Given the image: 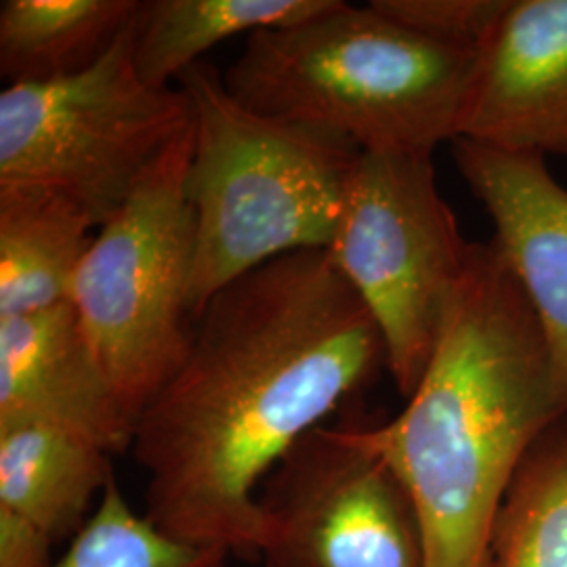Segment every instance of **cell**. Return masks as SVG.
<instances>
[{"mask_svg": "<svg viewBox=\"0 0 567 567\" xmlns=\"http://www.w3.org/2000/svg\"><path fill=\"white\" fill-rule=\"evenodd\" d=\"M475 61L372 4L334 0L309 20L250 34L224 81L246 107L334 131L368 154L433 156L461 135Z\"/></svg>", "mask_w": 567, "mask_h": 567, "instance_id": "3", "label": "cell"}, {"mask_svg": "<svg viewBox=\"0 0 567 567\" xmlns=\"http://www.w3.org/2000/svg\"><path fill=\"white\" fill-rule=\"evenodd\" d=\"M468 246L440 194L433 156L360 154L326 252L379 326L404 398L437 347Z\"/></svg>", "mask_w": 567, "mask_h": 567, "instance_id": "7", "label": "cell"}, {"mask_svg": "<svg viewBox=\"0 0 567 567\" xmlns=\"http://www.w3.org/2000/svg\"><path fill=\"white\" fill-rule=\"evenodd\" d=\"M458 137L567 156V0H508L477 53Z\"/></svg>", "mask_w": 567, "mask_h": 567, "instance_id": "10", "label": "cell"}, {"mask_svg": "<svg viewBox=\"0 0 567 567\" xmlns=\"http://www.w3.org/2000/svg\"><path fill=\"white\" fill-rule=\"evenodd\" d=\"M55 540L13 511L0 508V567H53Z\"/></svg>", "mask_w": 567, "mask_h": 567, "instance_id": "19", "label": "cell"}, {"mask_svg": "<svg viewBox=\"0 0 567 567\" xmlns=\"http://www.w3.org/2000/svg\"><path fill=\"white\" fill-rule=\"evenodd\" d=\"M192 114L185 196L194 215L189 313L265 264L332 240L344 183L362 150L343 135L265 116L198 61L179 76Z\"/></svg>", "mask_w": 567, "mask_h": 567, "instance_id": "4", "label": "cell"}, {"mask_svg": "<svg viewBox=\"0 0 567 567\" xmlns=\"http://www.w3.org/2000/svg\"><path fill=\"white\" fill-rule=\"evenodd\" d=\"M140 0H4L0 76L9 84L58 81L102 60Z\"/></svg>", "mask_w": 567, "mask_h": 567, "instance_id": "15", "label": "cell"}, {"mask_svg": "<svg viewBox=\"0 0 567 567\" xmlns=\"http://www.w3.org/2000/svg\"><path fill=\"white\" fill-rule=\"evenodd\" d=\"M334 0H140L133 63L143 82L168 89L206 51L234 37L309 20Z\"/></svg>", "mask_w": 567, "mask_h": 567, "instance_id": "14", "label": "cell"}, {"mask_svg": "<svg viewBox=\"0 0 567 567\" xmlns=\"http://www.w3.org/2000/svg\"><path fill=\"white\" fill-rule=\"evenodd\" d=\"M566 416L524 288L494 244L471 243L440 341L404 410L379 425H349L405 487L425 567H492L508 487Z\"/></svg>", "mask_w": 567, "mask_h": 567, "instance_id": "2", "label": "cell"}, {"mask_svg": "<svg viewBox=\"0 0 567 567\" xmlns=\"http://www.w3.org/2000/svg\"><path fill=\"white\" fill-rule=\"evenodd\" d=\"M383 368L381 330L326 250L225 286L194 322L182 368L135 419L143 515L175 540L257 557L265 480Z\"/></svg>", "mask_w": 567, "mask_h": 567, "instance_id": "1", "label": "cell"}, {"mask_svg": "<svg viewBox=\"0 0 567 567\" xmlns=\"http://www.w3.org/2000/svg\"><path fill=\"white\" fill-rule=\"evenodd\" d=\"M112 480V454L70 431L0 426V508L25 517L55 543L81 532Z\"/></svg>", "mask_w": 567, "mask_h": 567, "instance_id": "13", "label": "cell"}, {"mask_svg": "<svg viewBox=\"0 0 567 567\" xmlns=\"http://www.w3.org/2000/svg\"><path fill=\"white\" fill-rule=\"evenodd\" d=\"M261 567H425L412 501L349 423L322 425L265 480Z\"/></svg>", "mask_w": 567, "mask_h": 567, "instance_id": "8", "label": "cell"}, {"mask_svg": "<svg viewBox=\"0 0 567 567\" xmlns=\"http://www.w3.org/2000/svg\"><path fill=\"white\" fill-rule=\"evenodd\" d=\"M454 163L484 204L492 244L526 292L547 341L555 391L567 412V189L540 154L458 137Z\"/></svg>", "mask_w": 567, "mask_h": 567, "instance_id": "9", "label": "cell"}, {"mask_svg": "<svg viewBox=\"0 0 567 567\" xmlns=\"http://www.w3.org/2000/svg\"><path fill=\"white\" fill-rule=\"evenodd\" d=\"M189 152L192 122L97 227L70 288L68 301L133 425L182 368L194 337Z\"/></svg>", "mask_w": 567, "mask_h": 567, "instance_id": "5", "label": "cell"}, {"mask_svg": "<svg viewBox=\"0 0 567 567\" xmlns=\"http://www.w3.org/2000/svg\"><path fill=\"white\" fill-rule=\"evenodd\" d=\"M492 567H567V421L532 447L508 487Z\"/></svg>", "mask_w": 567, "mask_h": 567, "instance_id": "16", "label": "cell"}, {"mask_svg": "<svg viewBox=\"0 0 567 567\" xmlns=\"http://www.w3.org/2000/svg\"><path fill=\"white\" fill-rule=\"evenodd\" d=\"M91 229L95 219L68 194L0 183V318L65 303Z\"/></svg>", "mask_w": 567, "mask_h": 567, "instance_id": "12", "label": "cell"}, {"mask_svg": "<svg viewBox=\"0 0 567 567\" xmlns=\"http://www.w3.org/2000/svg\"><path fill=\"white\" fill-rule=\"evenodd\" d=\"M70 431L107 454L131 450L124 412L70 301L0 318V426Z\"/></svg>", "mask_w": 567, "mask_h": 567, "instance_id": "11", "label": "cell"}, {"mask_svg": "<svg viewBox=\"0 0 567 567\" xmlns=\"http://www.w3.org/2000/svg\"><path fill=\"white\" fill-rule=\"evenodd\" d=\"M131 23L86 70L0 93V183L63 192L97 227L192 118L182 89H156L137 74Z\"/></svg>", "mask_w": 567, "mask_h": 567, "instance_id": "6", "label": "cell"}, {"mask_svg": "<svg viewBox=\"0 0 567 567\" xmlns=\"http://www.w3.org/2000/svg\"><path fill=\"white\" fill-rule=\"evenodd\" d=\"M379 13L429 41L480 53L508 0H372Z\"/></svg>", "mask_w": 567, "mask_h": 567, "instance_id": "18", "label": "cell"}, {"mask_svg": "<svg viewBox=\"0 0 567 567\" xmlns=\"http://www.w3.org/2000/svg\"><path fill=\"white\" fill-rule=\"evenodd\" d=\"M229 553L166 536L124 498L116 477L53 567H227Z\"/></svg>", "mask_w": 567, "mask_h": 567, "instance_id": "17", "label": "cell"}]
</instances>
